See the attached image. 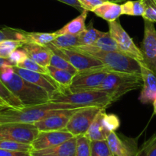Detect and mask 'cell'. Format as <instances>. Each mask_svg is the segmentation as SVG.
<instances>
[{
	"mask_svg": "<svg viewBox=\"0 0 156 156\" xmlns=\"http://www.w3.org/2000/svg\"><path fill=\"white\" fill-rule=\"evenodd\" d=\"M84 108L82 106L69 104L54 103L48 101L33 106L22 108H12L6 106L0 111V124L10 123H35L48 115L54 110L76 109Z\"/></svg>",
	"mask_w": 156,
	"mask_h": 156,
	"instance_id": "cell-1",
	"label": "cell"
},
{
	"mask_svg": "<svg viewBox=\"0 0 156 156\" xmlns=\"http://www.w3.org/2000/svg\"><path fill=\"white\" fill-rule=\"evenodd\" d=\"M142 86L141 73L110 71L103 82L95 90L106 92L115 102L129 91L139 89Z\"/></svg>",
	"mask_w": 156,
	"mask_h": 156,
	"instance_id": "cell-2",
	"label": "cell"
},
{
	"mask_svg": "<svg viewBox=\"0 0 156 156\" xmlns=\"http://www.w3.org/2000/svg\"><path fill=\"white\" fill-rule=\"evenodd\" d=\"M73 49L99 59L111 71L141 73L139 62L127 55L116 51H102L93 46H78Z\"/></svg>",
	"mask_w": 156,
	"mask_h": 156,
	"instance_id": "cell-3",
	"label": "cell"
},
{
	"mask_svg": "<svg viewBox=\"0 0 156 156\" xmlns=\"http://www.w3.org/2000/svg\"><path fill=\"white\" fill-rule=\"evenodd\" d=\"M4 83L24 107L41 105L50 100V95L45 90L28 82L15 73Z\"/></svg>",
	"mask_w": 156,
	"mask_h": 156,
	"instance_id": "cell-4",
	"label": "cell"
},
{
	"mask_svg": "<svg viewBox=\"0 0 156 156\" xmlns=\"http://www.w3.org/2000/svg\"><path fill=\"white\" fill-rule=\"evenodd\" d=\"M50 101L76 105L82 107H99L104 109L113 103L106 93L96 90L72 93H58L50 98Z\"/></svg>",
	"mask_w": 156,
	"mask_h": 156,
	"instance_id": "cell-5",
	"label": "cell"
},
{
	"mask_svg": "<svg viewBox=\"0 0 156 156\" xmlns=\"http://www.w3.org/2000/svg\"><path fill=\"white\" fill-rule=\"evenodd\" d=\"M110 71V69L102 66L77 72L73 77L71 85L64 93L95 90L103 82Z\"/></svg>",
	"mask_w": 156,
	"mask_h": 156,
	"instance_id": "cell-6",
	"label": "cell"
},
{
	"mask_svg": "<svg viewBox=\"0 0 156 156\" xmlns=\"http://www.w3.org/2000/svg\"><path fill=\"white\" fill-rule=\"evenodd\" d=\"M34 123H10L0 124V140L32 144L38 133Z\"/></svg>",
	"mask_w": 156,
	"mask_h": 156,
	"instance_id": "cell-7",
	"label": "cell"
},
{
	"mask_svg": "<svg viewBox=\"0 0 156 156\" xmlns=\"http://www.w3.org/2000/svg\"><path fill=\"white\" fill-rule=\"evenodd\" d=\"M109 33L116 41L119 51L138 62H144L142 53L139 47L134 43L128 34L125 30L119 19L109 22Z\"/></svg>",
	"mask_w": 156,
	"mask_h": 156,
	"instance_id": "cell-8",
	"label": "cell"
},
{
	"mask_svg": "<svg viewBox=\"0 0 156 156\" xmlns=\"http://www.w3.org/2000/svg\"><path fill=\"white\" fill-rule=\"evenodd\" d=\"M102 109L103 108L93 106L79 108L71 116L65 129L73 136L84 135Z\"/></svg>",
	"mask_w": 156,
	"mask_h": 156,
	"instance_id": "cell-9",
	"label": "cell"
},
{
	"mask_svg": "<svg viewBox=\"0 0 156 156\" xmlns=\"http://www.w3.org/2000/svg\"><path fill=\"white\" fill-rule=\"evenodd\" d=\"M46 46L48 47L54 53H56L67 59L77 70V72L103 66L99 59L82 53L76 49H59L52 45L50 43Z\"/></svg>",
	"mask_w": 156,
	"mask_h": 156,
	"instance_id": "cell-10",
	"label": "cell"
},
{
	"mask_svg": "<svg viewBox=\"0 0 156 156\" xmlns=\"http://www.w3.org/2000/svg\"><path fill=\"white\" fill-rule=\"evenodd\" d=\"M144 21V35L140 50L145 64L156 75V29L154 23Z\"/></svg>",
	"mask_w": 156,
	"mask_h": 156,
	"instance_id": "cell-11",
	"label": "cell"
},
{
	"mask_svg": "<svg viewBox=\"0 0 156 156\" xmlns=\"http://www.w3.org/2000/svg\"><path fill=\"white\" fill-rule=\"evenodd\" d=\"M77 109L79 108L54 110L44 118L35 122L34 124L35 125L38 131L61 130L65 129L71 116Z\"/></svg>",
	"mask_w": 156,
	"mask_h": 156,
	"instance_id": "cell-12",
	"label": "cell"
},
{
	"mask_svg": "<svg viewBox=\"0 0 156 156\" xmlns=\"http://www.w3.org/2000/svg\"><path fill=\"white\" fill-rule=\"evenodd\" d=\"M13 68L15 73L21 78L45 90L49 94L50 98L59 92V86L48 74L32 72L18 66H13Z\"/></svg>",
	"mask_w": 156,
	"mask_h": 156,
	"instance_id": "cell-13",
	"label": "cell"
},
{
	"mask_svg": "<svg viewBox=\"0 0 156 156\" xmlns=\"http://www.w3.org/2000/svg\"><path fill=\"white\" fill-rule=\"evenodd\" d=\"M73 137V136L66 129L55 131H39L31 145L33 150H41L61 144Z\"/></svg>",
	"mask_w": 156,
	"mask_h": 156,
	"instance_id": "cell-14",
	"label": "cell"
},
{
	"mask_svg": "<svg viewBox=\"0 0 156 156\" xmlns=\"http://www.w3.org/2000/svg\"><path fill=\"white\" fill-rule=\"evenodd\" d=\"M106 141L114 156H136L139 151L137 139H122L115 132H111Z\"/></svg>",
	"mask_w": 156,
	"mask_h": 156,
	"instance_id": "cell-15",
	"label": "cell"
},
{
	"mask_svg": "<svg viewBox=\"0 0 156 156\" xmlns=\"http://www.w3.org/2000/svg\"><path fill=\"white\" fill-rule=\"evenodd\" d=\"M142 88L139 100L142 104H151L156 98V75L147 66L144 62H139Z\"/></svg>",
	"mask_w": 156,
	"mask_h": 156,
	"instance_id": "cell-16",
	"label": "cell"
},
{
	"mask_svg": "<svg viewBox=\"0 0 156 156\" xmlns=\"http://www.w3.org/2000/svg\"><path fill=\"white\" fill-rule=\"evenodd\" d=\"M28 55V57L38 62L44 67H47L50 64L52 51L46 45H40L32 42L24 43L21 47Z\"/></svg>",
	"mask_w": 156,
	"mask_h": 156,
	"instance_id": "cell-17",
	"label": "cell"
},
{
	"mask_svg": "<svg viewBox=\"0 0 156 156\" xmlns=\"http://www.w3.org/2000/svg\"><path fill=\"white\" fill-rule=\"evenodd\" d=\"M76 143V136H73L67 141L54 147L41 150H32L31 155L32 156H75Z\"/></svg>",
	"mask_w": 156,
	"mask_h": 156,
	"instance_id": "cell-18",
	"label": "cell"
},
{
	"mask_svg": "<svg viewBox=\"0 0 156 156\" xmlns=\"http://www.w3.org/2000/svg\"><path fill=\"white\" fill-rule=\"evenodd\" d=\"M106 109H102L97 115L96 116L93 120V123H91L89 127L88 130L87 131L84 135L90 140V141H97V140H106L107 136L110 132H109L104 126L102 123V118L103 115L106 113Z\"/></svg>",
	"mask_w": 156,
	"mask_h": 156,
	"instance_id": "cell-19",
	"label": "cell"
},
{
	"mask_svg": "<svg viewBox=\"0 0 156 156\" xmlns=\"http://www.w3.org/2000/svg\"><path fill=\"white\" fill-rule=\"evenodd\" d=\"M93 13L99 18L108 22L117 20L122 15V8L120 5L110 2H104L102 4L93 9Z\"/></svg>",
	"mask_w": 156,
	"mask_h": 156,
	"instance_id": "cell-20",
	"label": "cell"
},
{
	"mask_svg": "<svg viewBox=\"0 0 156 156\" xmlns=\"http://www.w3.org/2000/svg\"><path fill=\"white\" fill-rule=\"evenodd\" d=\"M47 69V74L57 82L59 86L60 90L58 93L65 92L68 89L70 85H71L75 74L70 73V72L66 71V70L56 69L50 66H48Z\"/></svg>",
	"mask_w": 156,
	"mask_h": 156,
	"instance_id": "cell-21",
	"label": "cell"
},
{
	"mask_svg": "<svg viewBox=\"0 0 156 156\" xmlns=\"http://www.w3.org/2000/svg\"><path fill=\"white\" fill-rule=\"evenodd\" d=\"M87 11L84 10L81 12L80 15L67 23V24L55 31L57 35L61 34H72V35H79L83 31L86 30L85 21L87 16Z\"/></svg>",
	"mask_w": 156,
	"mask_h": 156,
	"instance_id": "cell-22",
	"label": "cell"
},
{
	"mask_svg": "<svg viewBox=\"0 0 156 156\" xmlns=\"http://www.w3.org/2000/svg\"><path fill=\"white\" fill-rule=\"evenodd\" d=\"M50 44L59 49H72L80 45L79 35L72 34L57 35Z\"/></svg>",
	"mask_w": 156,
	"mask_h": 156,
	"instance_id": "cell-23",
	"label": "cell"
},
{
	"mask_svg": "<svg viewBox=\"0 0 156 156\" xmlns=\"http://www.w3.org/2000/svg\"><path fill=\"white\" fill-rule=\"evenodd\" d=\"M17 41L27 43L26 31L10 27H0V41Z\"/></svg>",
	"mask_w": 156,
	"mask_h": 156,
	"instance_id": "cell-24",
	"label": "cell"
},
{
	"mask_svg": "<svg viewBox=\"0 0 156 156\" xmlns=\"http://www.w3.org/2000/svg\"><path fill=\"white\" fill-rule=\"evenodd\" d=\"M0 100L9 107L12 108H22L23 105L19 99L9 89L6 84L0 79Z\"/></svg>",
	"mask_w": 156,
	"mask_h": 156,
	"instance_id": "cell-25",
	"label": "cell"
},
{
	"mask_svg": "<svg viewBox=\"0 0 156 156\" xmlns=\"http://www.w3.org/2000/svg\"><path fill=\"white\" fill-rule=\"evenodd\" d=\"M104 33L105 32L100 31V30L93 27V24H90L84 31H83L80 34H79L80 44V46L93 45L96 42V41L104 34Z\"/></svg>",
	"mask_w": 156,
	"mask_h": 156,
	"instance_id": "cell-26",
	"label": "cell"
},
{
	"mask_svg": "<svg viewBox=\"0 0 156 156\" xmlns=\"http://www.w3.org/2000/svg\"><path fill=\"white\" fill-rule=\"evenodd\" d=\"M92 46L96 47L99 50H102V51L120 52L117 43L112 37L109 32H105L104 34L101 36L96 41V42Z\"/></svg>",
	"mask_w": 156,
	"mask_h": 156,
	"instance_id": "cell-27",
	"label": "cell"
},
{
	"mask_svg": "<svg viewBox=\"0 0 156 156\" xmlns=\"http://www.w3.org/2000/svg\"><path fill=\"white\" fill-rule=\"evenodd\" d=\"M122 15H131V16H142L144 13L143 0L136 1H126L121 5Z\"/></svg>",
	"mask_w": 156,
	"mask_h": 156,
	"instance_id": "cell-28",
	"label": "cell"
},
{
	"mask_svg": "<svg viewBox=\"0 0 156 156\" xmlns=\"http://www.w3.org/2000/svg\"><path fill=\"white\" fill-rule=\"evenodd\" d=\"M57 37L55 32L44 33V32H26L27 42H32L40 45H47L52 42Z\"/></svg>",
	"mask_w": 156,
	"mask_h": 156,
	"instance_id": "cell-29",
	"label": "cell"
},
{
	"mask_svg": "<svg viewBox=\"0 0 156 156\" xmlns=\"http://www.w3.org/2000/svg\"><path fill=\"white\" fill-rule=\"evenodd\" d=\"M90 156H114L112 153L106 140L91 141Z\"/></svg>",
	"mask_w": 156,
	"mask_h": 156,
	"instance_id": "cell-30",
	"label": "cell"
},
{
	"mask_svg": "<svg viewBox=\"0 0 156 156\" xmlns=\"http://www.w3.org/2000/svg\"><path fill=\"white\" fill-rule=\"evenodd\" d=\"M53 53V52H52ZM49 66L52 67H54L56 69H59L66 70V71L70 72V73L76 74L77 73V70L67 60L64 59L62 56H59V55L56 54V53H52L51 57H50V64Z\"/></svg>",
	"mask_w": 156,
	"mask_h": 156,
	"instance_id": "cell-31",
	"label": "cell"
},
{
	"mask_svg": "<svg viewBox=\"0 0 156 156\" xmlns=\"http://www.w3.org/2000/svg\"><path fill=\"white\" fill-rule=\"evenodd\" d=\"M0 149L10 151L28 152H31L33 150L31 144H26V143H18V142L5 140H0Z\"/></svg>",
	"mask_w": 156,
	"mask_h": 156,
	"instance_id": "cell-32",
	"label": "cell"
},
{
	"mask_svg": "<svg viewBox=\"0 0 156 156\" xmlns=\"http://www.w3.org/2000/svg\"><path fill=\"white\" fill-rule=\"evenodd\" d=\"M24 44L22 41H0V58L8 59L12 52L21 48Z\"/></svg>",
	"mask_w": 156,
	"mask_h": 156,
	"instance_id": "cell-33",
	"label": "cell"
},
{
	"mask_svg": "<svg viewBox=\"0 0 156 156\" xmlns=\"http://www.w3.org/2000/svg\"><path fill=\"white\" fill-rule=\"evenodd\" d=\"M90 143L85 135L76 136L75 156H90Z\"/></svg>",
	"mask_w": 156,
	"mask_h": 156,
	"instance_id": "cell-34",
	"label": "cell"
},
{
	"mask_svg": "<svg viewBox=\"0 0 156 156\" xmlns=\"http://www.w3.org/2000/svg\"><path fill=\"white\" fill-rule=\"evenodd\" d=\"M136 156H156V133L142 145Z\"/></svg>",
	"mask_w": 156,
	"mask_h": 156,
	"instance_id": "cell-35",
	"label": "cell"
},
{
	"mask_svg": "<svg viewBox=\"0 0 156 156\" xmlns=\"http://www.w3.org/2000/svg\"><path fill=\"white\" fill-rule=\"evenodd\" d=\"M144 20L156 23V1L155 0H143Z\"/></svg>",
	"mask_w": 156,
	"mask_h": 156,
	"instance_id": "cell-36",
	"label": "cell"
},
{
	"mask_svg": "<svg viewBox=\"0 0 156 156\" xmlns=\"http://www.w3.org/2000/svg\"><path fill=\"white\" fill-rule=\"evenodd\" d=\"M17 66L20 67V68L24 69L30 70V71L32 72H37V73H43V74H47V67L42 66H41L40 64H38V62L32 60V59H30L29 57H28L27 59H24L23 62H21V63L18 64Z\"/></svg>",
	"mask_w": 156,
	"mask_h": 156,
	"instance_id": "cell-37",
	"label": "cell"
},
{
	"mask_svg": "<svg viewBox=\"0 0 156 156\" xmlns=\"http://www.w3.org/2000/svg\"><path fill=\"white\" fill-rule=\"evenodd\" d=\"M104 126L109 132H115L120 126V120L115 114H108L105 113L102 118Z\"/></svg>",
	"mask_w": 156,
	"mask_h": 156,
	"instance_id": "cell-38",
	"label": "cell"
},
{
	"mask_svg": "<svg viewBox=\"0 0 156 156\" xmlns=\"http://www.w3.org/2000/svg\"><path fill=\"white\" fill-rule=\"evenodd\" d=\"M27 58L28 55L26 52L22 48H18L12 52L7 59L13 66H17L18 64L21 63Z\"/></svg>",
	"mask_w": 156,
	"mask_h": 156,
	"instance_id": "cell-39",
	"label": "cell"
},
{
	"mask_svg": "<svg viewBox=\"0 0 156 156\" xmlns=\"http://www.w3.org/2000/svg\"><path fill=\"white\" fill-rule=\"evenodd\" d=\"M81 7L87 12H93L99 5L104 2V0H78Z\"/></svg>",
	"mask_w": 156,
	"mask_h": 156,
	"instance_id": "cell-40",
	"label": "cell"
},
{
	"mask_svg": "<svg viewBox=\"0 0 156 156\" xmlns=\"http://www.w3.org/2000/svg\"><path fill=\"white\" fill-rule=\"evenodd\" d=\"M0 156H32V155L28 152H18L0 149Z\"/></svg>",
	"mask_w": 156,
	"mask_h": 156,
	"instance_id": "cell-41",
	"label": "cell"
},
{
	"mask_svg": "<svg viewBox=\"0 0 156 156\" xmlns=\"http://www.w3.org/2000/svg\"><path fill=\"white\" fill-rule=\"evenodd\" d=\"M58 1L64 3V4L68 5H70V6H72V7H73L74 9H77L78 11H80V12H81L84 11V9H83V8L81 7L80 4V2L78 0H58Z\"/></svg>",
	"mask_w": 156,
	"mask_h": 156,
	"instance_id": "cell-42",
	"label": "cell"
},
{
	"mask_svg": "<svg viewBox=\"0 0 156 156\" xmlns=\"http://www.w3.org/2000/svg\"><path fill=\"white\" fill-rule=\"evenodd\" d=\"M7 64H11L10 62L8 61L7 59H4V58H0V71H1V69H2V67L4 66L7 65ZM12 65V64H11Z\"/></svg>",
	"mask_w": 156,
	"mask_h": 156,
	"instance_id": "cell-43",
	"label": "cell"
},
{
	"mask_svg": "<svg viewBox=\"0 0 156 156\" xmlns=\"http://www.w3.org/2000/svg\"><path fill=\"white\" fill-rule=\"evenodd\" d=\"M105 2H114V3H118L121 2H125L127 0H104Z\"/></svg>",
	"mask_w": 156,
	"mask_h": 156,
	"instance_id": "cell-44",
	"label": "cell"
},
{
	"mask_svg": "<svg viewBox=\"0 0 156 156\" xmlns=\"http://www.w3.org/2000/svg\"><path fill=\"white\" fill-rule=\"evenodd\" d=\"M153 108H154V114H156V98L154 99V101L152 102Z\"/></svg>",
	"mask_w": 156,
	"mask_h": 156,
	"instance_id": "cell-45",
	"label": "cell"
},
{
	"mask_svg": "<svg viewBox=\"0 0 156 156\" xmlns=\"http://www.w3.org/2000/svg\"><path fill=\"white\" fill-rule=\"evenodd\" d=\"M5 107H6V105H0V111H1V110H2Z\"/></svg>",
	"mask_w": 156,
	"mask_h": 156,
	"instance_id": "cell-46",
	"label": "cell"
},
{
	"mask_svg": "<svg viewBox=\"0 0 156 156\" xmlns=\"http://www.w3.org/2000/svg\"><path fill=\"white\" fill-rule=\"evenodd\" d=\"M0 105H5V104L3 103V102L2 101H0ZM6 106H7V105H6Z\"/></svg>",
	"mask_w": 156,
	"mask_h": 156,
	"instance_id": "cell-47",
	"label": "cell"
},
{
	"mask_svg": "<svg viewBox=\"0 0 156 156\" xmlns=\"http://www.w3.org/2000/svg\"><path fill=\"white\" fill-rule=\"evenodd\" d=\"M0 101H1V100H0Z\"/></svg>",
	"mask_w": 156,
	"mask_h": 156,
	"instance_id": "cell-48",
	"label": "cell"
},
{
	"mask_svg": "<svg viewBox=\"0 0 156 156\" xmlns=\"http://www.w3.org/2000/svg\"><path fill=\"white\" fill-rule=\"evenodd\" d=\"M155 1H156V0H155Z\"/></svg>",
	"mask_w": 156,
	"mask_h": 156,
	"instance_id": "cell-49",
	"label": "cell"
}]
</instances>
